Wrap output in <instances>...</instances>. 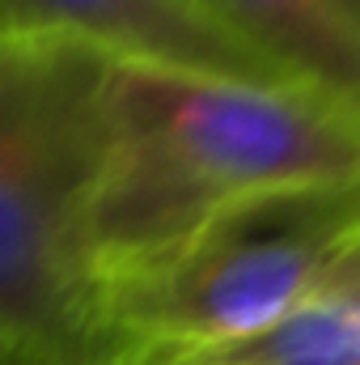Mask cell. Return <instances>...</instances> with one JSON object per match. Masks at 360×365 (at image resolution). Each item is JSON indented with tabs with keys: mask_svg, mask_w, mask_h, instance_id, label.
<instances>
[{
	"mask_svg": "<svg viewBox=\"0 0 360 365\" xmlns=\"http://www.w3.org/2000/svg\"><path fill=\"white\" fill-rule=\"evenodd\" d=\"M0 38H73L110 60L288 81L221 34L186 0H0Z\"/></svg>",
	"mask_w": 360,
	"mask_h": 365,
	"instance_id": "4",
	"label": "cell"
},
{
	"mask_svg": "<svg viewBox=\"0 0 360 365\" xmlns=\"http://www.w3.org/2000/svg\"><path fill=\"white\" fill-rule=\"evenodd\" d=\"M271 73L360 102V17L339 0H186Z\"/></svg>",
	"mask_w": 360,
	"mask_h": 365,
	"instance_id": "5",
	"label": "cell"
},
{
	"mask_svg": "<svg viewBox=\"0 0 360 365\" xmlns=\"http://www.w3.org/2000/svg\"><path fill=\"white\" fill-rule=\"evenodd\" d=\"M21 365H43V361H21ZM97 365H115V361H97Z\"/></svg>",
	"mask_w": 360,
	"mask_h": 365,
	"instance_id": "9",
	"label": "cell"
},
{
	"mask_svg": "<svg viewBox=\"0 0 360 365\" xmlns=\"http://www.w3.org/2000/svg\"><path fill=\"white\" fill-rule=\"evenodd\" d=\"M348 255H360V182L238 200L102 293V353L115 365H186L268 327Z\"/></svg>",
	"mask_w": 360,
	"mask_h": 365,
	"instance_id": "3",
	"label": "cell"
},
{
	"mask_svg": "<svg viewBox=\"0 0 360 365\" xmlns=\"http://www.w3.org/2000/svg\"><path fill=\"white\" fill-rule=\"evenodd\" d=\"M339 4H344V9H352V13L360 17V0H339Z\"/></svg>",
	"mask_w": 360,
	"mask_h": 365,
	"instance_id": "8",
	"label": "cell"
},
{
	"mask_svg": "<svg viewBox=\"0 0 360 365\" xmlns=\"http://www.w3.org/2000/svg\"><path fill=\"white\" fill-rule=\"evenodd\" d=\"M186 365H360V255H348L268 327Z\"/></svg>",
	"mask_w": 360,
	"mask_h": 365,
	"instance_id": "6",
	"label": "cell"
},
{
	"mask_svg": "<svg viewBox=\"0 0 360 365\" xmlns=\"http://www.w3.org/2000/svg\"><path fill=\"white\" fill-rule=\"evenodd\" d=\"M21 361H30V357H21L17 349H9V344H4V336H0V365H21Z\"/></svg>",
	"mask_w": 360,
	"mask_h": 365,
	"instance_id": "7",
	"label": "cell"
},
{
	"mask_svg": "<svg viewBox=\"0 0 360 365\" xmlns=\"http://www.w3.org/2000/svg\"><path fill=\"white\" fill-rule=\"evenodd\" d=\"M106 64L73 38H0V336L43 365L106 361L85 259Z\"/></svg>",
	"mask_w": 360,
	"mask_h": 365,
	"instance_id": "2",
	"label": "cell"
},
{
	"mask_svg": "<svg viewBox=\"0 0 360 365\" xmlns=\"http://www.w3.org/2000/svg\"><path fill=\"white\" fill-rule=\"evenodd\" d=\"M102 123L85 212L97 302L238 200L360 182V102L301 81L110 60Z\"/></svg>",
	"mask_w": 360,
	"mask_h": 365,
	"instance_id": "1",
	"label": "cell"
}]
</instances>
